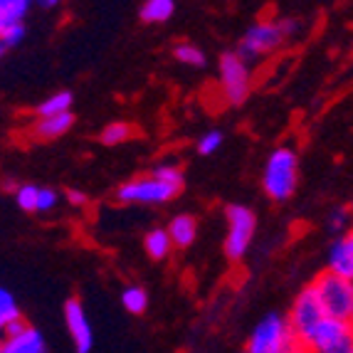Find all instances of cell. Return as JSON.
Returning <instances> with one entry per match:
<instances>
[{
  "label": "cell",
  "mask_w": 353,
  "mask_h": 353,
  "mask_svg": "<svg viewBox=\"0 0 353 353\" xmlns=\"http://www.w3.org/2000/svg\"><path fill=\"white\" fill-rule=\"evenodd\" d=\"M277 20H279V28H282L284 40L287 42L304 35V20L296 18V15H287V18H277Z\"/></svg>",
  "instance_id": "4316f807"
},
{
  "label": "cell",
  "mask_w": 353,
  "mask_h": 353,
  "mask_svg": "<svg viewBox=\"0 0 353 353\" xmlns=\"http://www.w3.org/2000/svg\"><path fill=\"white\" fill-rule=\"evenodd\" d=\"M225 220H228V232H225V257L230 262H240L250 252V245L257 232V215L250 205L242 203H230L225 208Z\"/></svg>",
  "instance_id": "5b68a950"
},
{
  "label": "cell",
  "mask_w": 353,
  "mask_h": 353,
  "mask_svg": "<svg viewBox=\"0 0 353 353\" xmlns=\"http://www.w3.org/2000/svg\"><path fill=\"white\" fill-rule=\"evenodd\" d=\"M74 126V114H59V117H45V119H35L32 126H30V134L37 141H57L67 131Z\"/></svg>",
  "instance_id": "5bb4252c"
},
{
  "label": "cell",
  "mask_w": 353,
  "mask_h": 353,
  "mask_svg": "<svg viewBox=\"0 0 353 353\" xmlns=\"http://www.w3.org/2000/svg\"><path fill=\"white\" fill-rule=\"evenodd\" d=\"M178 193H181L178 188L159 181L153 173H146V176H136L121 183L114 198L124 205H165L173 198H178Z\"/></svg>",
  "instance_id": "52a82bcc"
},
{
  "label": "cell",
  "mask_w": 353,
  "mask_h": 353,
  "mask_svg": "<svg viewBox=\"0 0 353 353\" xmlns=\"http://www.w3.org/2000/svg\"><path fill=\"white\" fill-rule=\"evenodd\" d=\"M151 173L159 178V181H163V183H168V185H173V188L183 190V168L178 163H173V161H163V163L156 165Z\"/></svg>",
  "instance_id": "d4e9b609"
},
{
  "label": "cell",
  "mask_w": 353,
  "mask_h": 353,
  "mask_svg": "<svg viewBox=\"0 0 353 353\" xmlns=\"http://www.w3.org/2000/svg\"><path fill=\"white\" fill-rule=\"evenodd\" d=\"M287 353H309V351H306V348H304V346H301V343H294V346L289 348V351H287Z\"/></svg>",
  "instance_id": "836d02e7"
},
{
  "label": "cell",
  "mask_w": 353,
  "mask_h": 353,
  "mask_svg": "<svg viewBox=\"0 0 353 353\" xmlns=\"http://www.w3.org/2000/svg\"><path fill=\"white\" fill-rule=\"evenodd\" d=\"M40 193H42V185H35V183H20L18 193H15V203H18V208L23 212H37Z\"/></svg>",
  "instance_id": "603a6c76"
},
{
  "label": "cell",
  "mask_w": 353,
  "mask_h": 353,
  "mask_svg": "<svg viewBox=\"0 0 353 353\" xmlns=\"http://www.w3.org/2000/svg\"><path fill=\"white\" fill-rule=\"evenodd\" d=\"M353 343V326L351 321H341V319L324 316L314 326L309 334L304 336L301 346L309 353H324L331 348H341Z\"/></svg>",
  "instance_id": "9c48e42d"
},
{
  "label": "cell",
  "mask_w": 353,
  "mask_h": 353,
  "mask_svg": "<svg viewBox=\"0 0 353 353\" xmlns=\"http://www.w3.org/2000/svg\"><path fill=\"white\" fill-rule=\"evenodd\" d=\"M351 232H353V228H351Z\"/></svg>",
  "instance_id": "f35d334b"
},
{
  "label": "cell",
  "mask_w": 353,
  "mask_h": 353,
  "mask_svg": "<svg viewBox=\"0 0 353 353\" xmlns=\"http://www.w3.org/2000/svg\"><path fill=\"white\" fill-rule=\"evenodd\" d=\"M0 351L3 353H45L48 346H45L42 331H37L32 324H28L20 334L6 336V339L0 341Z\"/></svg>",
  "instance_id": "7c38bea8"
},
{
  "label": "cell",
  "mask_w": 353,
  "mask_h": 353,
  "mask_svg": "<svg viewBox=\"0 0 353 353\" xmlns=\"http://www.w3.org/2000/svg\"><path fill=\"white\" fill-rule=\"evenodd\" d=\"M0 341H3V326H0Z\"/></svg>",
  "instance_id": "8d00e7d4"
},
{
  "label": "cell",
  "mask_w": 353,
  "mask_h": 353,
  "mask_svg": "<svg viewBox=\"0 0 353 353\" xmlns=\"http://www.w3.org/2000/svg\"><path fill=\"white\" fill-rule=\"evenodd\" d=\"M220 146H223V131H218V129L205 131V134L195 141V148H198L201 156H212L215 151H220Z\"/></svg>",
  "instance_id": "484cf974"
},
{
  "label": "cell",
  "mask_w": 353,
  "mask_h": 353,
  "mask_svg": "<svg viewBox=\"0 0 353 353\" xmlns=\"http://www.w3.org/2000/svg\"><path fill=\"white\" fill-rule=\"evenodd\" d=\"M65 201L70 203L72 208H87L89 205V198L84 190H77V188H70L65 193Z\"/></svg>",
  "instance_id": "f546056e"
},
{
  "label": "cell",
  "mask_w": 353,
  "mask_h": 353,
  "mask_svg": "<svg viewBox=\"0 0 353 353\" xmlns=\"http://www.w3.org/2000/svg\"><path fill=\"white\" fill-rule=\"evenodd\" d=\"M198 218L190 215V212H178L168 220L165 230H168V235L173 240V248L176 250H188L195 240H198Z\"/></svg>",
  "instance_id": "4fadbf2b"
},
{
  "label": "cell",
  "mask_w": 353,
  "mask_h": 353,
  "mask_svg": "<svg viewBox=\"0 0 353 353\" xmlns=\"http://www.w3.org/2000/svg\"><path fill=\"white\" fill-rule=\"evenodd\" d=\"M299 185V153L294 146H277L262 168V190L272 203H287Z\"/></svg>",
  "instance_id": "6da1fadb"
},
{
  "label": "cell",
  "mask_w": 353,
  "mask_h": 353,
  "mask_svg": "<svg viewBox=\"0 0 353 353\" xmlns=\"http://www.w3.org/2000/svg\"><path fill=\"white\" fill-rule=\"evenodd\" d=\"M6 50H8V48H6V45H3V42H0V57H3V54H6Z\"/></svg>",
  "instance_id": "e575fe53"
},
{
  "label": "cell",
  "mask_w": 353,
  "mask_h": 353,
  "mask_svg": "<svg viewBox=\"0 0 353 353\" xmlns=\"http://www.w3.org/2000/svg\"><path fill=\"white\" fill-rule=\"evenodd\" d=\"M284 316H287L289 329H292V334H294V339L299 343L304 341V336L326 316L321 304H319V296H316V292H314L312 284H306L304 289L296 292V296L292 299L289 312L284 314Z\"/></svg>",
  "instance_id": "ba28073f"
},
{
  "label": "cell",
  "mask_w": 353,
  "mask_h": 353,
  "mask_svg": "<svg viewBox=\"0 0 353 353\" xmlns=\"http://www.w3.org/2000/svg\"><path fill=\"white\" fill-rule=\"evenodd\" d=\"M326 272L353 282V232L334 237L326 252Z\"/></svg>",
  "instance_id": "8fae6325"
},
{
  "label": "cell",
  "mask_w": 353,
  "mask_h": 353,
  "mask_svg": "<svg viewBox=\"0 0 353 353\" xmlns=\"http://www.w3.org/2000/svg\"><path fill=\"white\" fill-rule=\"evenodd\" d=\"M121 306L134 316H141L148 309V292L143 287H139V284H129L121 292Z\"/></svg>",
  "instance_id": "ffe728a7"
},
{
  "label": "cell",
  "mask_w": 353,
  "mask_h": 353,
  "mask_svg": "<svg viewBox=\"0 0 353 353\" xmlns=\"http://www.w3.org/2000/svg\"><path fill=\"white\" fill-rule=\"evenodd\" d=\"M72 92L62 89V92H54L48 99H42L35 109V119H45V117H59V114H70L72 112Z\"/></svg>",
  "instance_id": "e0dca14e"
},
{
  "label": "cell",
  "mask_w": 353,
  "mask_h": 353,
  "mask_svg": "<svg viewBox=\"0 0 353 353\" xmlns=\"http://www.w3.org/2000/svg\"><path fill=\"white\" fill-rule=\"evenodd\" d=\"M0 353H3V351H0Z\"/></svg>",
  "instance_id": "ab89813d"
},
{
  "label": "cell",
  "mask_w": 353,
  "mask_h": 353,
  "mask_svg": "<svg viewBox=\"0 0 353 353\" xmlns=\"http://www.w3.org/2000/svg\"><path fill=\"white\" fill-rule=\"evenodd\" d=\"M37 8H42V10H52V8H59V3L57 0H40Z\"/></svg>",
  "instance_id": "1f68e13d"
},
{
  "label": "cell",
  "mask_w": 353,
  "mask_h": 353,
  "mask_svg": "<svg viewBox=\"0 0 353 353\" xmlns=\"http://www.w3.org/2000/svg\"><path fill=\"white\" fill-rule=\"evenodd\" d=\"M353 228V215L348 210V205H336L326 215V232H331L334 237H341L346 232H351Z\"/></svg>",
  "instance_id": "d6986e66"
},
{
  "label": "cell",
  "mask_w": 353,
  "mask_h": 353,
  "mask_svg": "<svg viewBox=\"0 0 353 353\" xmlns=\"http://www.w3.org/2000/svg\"><path fill=\"white\" fill-rule=\"evenodd\" d=\"M218 84L225 104H245L250 92H252V67L237 57L235 50H228L218 59Z\"/></svg>",
  "instance_id": "277c9868"
},
{
  "label": "cell",
  "mask_w": 353,
  "mask_h": 353,
  "mask_svg": "<svg viewBox=\"0 0 353 353\" xmlns=\"http://www.w3.org/2000/svg\"><path fill=\"white\" fill-rule=\"evenodd\" d=\"M351 326H353V312H351Z\"/></svg>",
  "instance_id": "74e56055"
},
{
  "label": "cell",
  "mask_w": 353,
  "mask_h": 353,
  "mask_svg": "<svg viewBox=\"0 0 353 353\" xmlns=\"http://www.w3.org/2000/svg\"><path fill=\"white\" fill-rule=\"evenodd\" d=\"M65 324L70 331V339L74 343L77 353H89L94 346V331L89 324V316L84 312V304L77 296H70L65 301Z\"/></svg>",
  "instance_id": "30bf717a"
},
{
  "label": "cell",
  "mask_w": 353,
  "mask_h": 353,
  "mask_svg": "<svg viewBox=\"0 0 353 353\" xmlns=\"http://www.w3.org/2000/svg\"><path fill=\"white\" fill-rule=\"evenodd\" d=\"M294 343L299 341L289 329L287 316L282 312H270L250 331L242 353H287Z\"/></svg>",
  "instance_id": "3957f363"
},
{
  "label": "cell",
  "mask_w": 353,
  "mask_h": 353,
  "mask_svg": "<svg viewBox=\"0 0 353 353\" xmlns=\"http://www.w3.org/2000/svg\"><path fill=\"white\" fill-rule=\"evenodd\" d=\"M348 210H351V215H353V198H351V203H348Z\"/></svg>",
  "instance_id": "d590c367"
},
{
  "label": "cell",
  "mask_w": 353,
  "mask_h": 353,
  "mask_svg": "<svg viewBox=\"0 0 353 353\" xmlns=\"http://www.w3.org/2000/svg\"><path fill=\"white\" fill-rule=\"evenodd\" d=\"M173 57H176V62H181V65H185V67L208 65L205 52H203L198 45H193V42H176V45H173Z\"/></svg>",
  "instance_id": "7402d4cb"
},
{
  "label": "cell",
  "mask_w": 353,
  "mask_h": 353,
  "mask_svg": "<svg viewBox=\"0 0 353 353\" xmlns=\"http://www.w3.org/2000/svg\"><path fill=\"white\" fill-rule=\"evenodd\" d=\"M18 188H20V183H15V181H10V178H8V181H3V190H6V193H18Z\"/></svg>",
  "instance_id": "4dcf8cb0"
},
{
  "label": "cell",
  "mask_w": 353,
  "mask_h": 353,
  "mask_svg": "<svg viewBox=\"0 0 353 353\" xmlns=\"http://www.w3.org/2000/svg\"><path fill=\"white\" fill-rule=\"evenodd\" d=\"M176 12V3L173 0H146L141 8H139V18L146 25H161L168 23Z\"/></svg>",
  "instance_id": "2e32d148"
},
{
  "label": "cell",
  "mask_w": 353,
  "mask_h": 353,
  "mask_svg": "<svg viewBox=\"0 0 353 353\" xmlns=\"http://www.w3.org/2000/svg\"><path fill=\"white\" fill-rule=\"evenodd\" d=\"M129 139H134V126L129 121H112V124H106L99 134V141L104 146H121L126 143Z\"/></svg>",
  "instance_id": "44dd1931"
},
{
  "label": "cell",
  "mask_w": 353,
  "mask_h": 353,
  "mask_svg": "<svg viewBox=\"0 0 353 353\" xmlns=\"http://www.w3.org/2000/svg\"><path fill=\"white\" fill-rule=\"evenodd\" d=\"M319 296V304L324 309L326 316L351 321L353 312V282L331 274V272H319L316 277L309 282Z\"/></svg>",
  "instance_id": "8992f818"
},
{
  "label": "cell",
  "mask_w": 353,
  "mask_h": 353,
  "mask_svg": "<svg viewBox=\"0 0 353 353\" xmlns=\"http://www.w3.org/2000/svg\"><path fill=\"white\" fill-rule=\"evenodd\" d=\"M324 353H353V343H348V346H341V348H331V351H324Z\"/></svg>",
  "instance_id": "d6a6232c"
},
{
  "label": "cell",
  "mask_w": 353,
  "mask_h": 353,
  "mask_svg": "<svg viewBox=\"0 0 353 353\" xmlns=\"http://www.w3.org/2000/svg\"><path fill=\"white\" fill-rule=\"evenodd\" d=\"M59 205V193L52 188H42L40 193V205H37V212H50Z\"/></svg>",
  "instance_id": "f1b7e54d"
},
{
  "label": "cell",
  "mask_w": 353,
  "mask_h": 353,
  "mask_svg": "<svg viewBox=\"0 0 353 353\" xmlns=\"http://www.w3.org/2000/svg\"><path fill=\"white\" fill-rule=\"evenodd\" d=\"M18 319H23V314L18 309V301H15V296L8 289L0 287V326L6 329L8 324L18 321Z\"/></svg>",
  "instance_id": "cb8c5ba5"
},
{
  "label": "cell",
  "mask_w": 353,
  "mask_h": 353,
  "mask_svg": "<svg viewBox=\"0 0 353 353\" xmlns=\"http://www.w3.org/2000/svg\"><path fill=\"white\" fill-rule=\"evenodd\" d=\"M287 45L284 40V32L279 28V20L277 18H259L245 30V35L240 37L237 42V57L245 59L250 67L267 59L270 54L279 52V50Z\"/></svg>",
  "instance_id": "7a4b0ae2"
},
{
  "label": "cell",
  "mask_w": 353,
  "mask_h": 353,
  "mask_svg": "<svg viewBox=\"0 0 353 353\" xmlns=\"http://www.w3.org/2000/svg\"><path fill=\"white\" fill-rule=\"evenodd\" d=\"M32 3L30 0H0V32L18 23H25Z\"/></svg>",
  "instance_id": "ac0fdd59"
},
{
  "label": "cell",
  "mask_w": 353,
  "mask_h": 353,
  "mask_svg": "<svg viewBox=\"0 0 353 353\" xmlns=\"http://www.w3.org/2000/svg\"><path fill=\"white\" fill-rule=\"evenodd\" d=\"M25 37V23H18V25H12V28H8L6 32H0V42L6 45L8 50L15 48V45H20Z\"/></svg>",
  "instance_id": "83f0119b"
},
{
  "label": "cell",
  "mask_w": 353,
  "mask_h": 353,
  "mask_svg": "<svg viewBox=\"0 0 353 353\" xmlns=\"http://www.w3.org/2000/svg\"><path fill=\"white\" fill-rule=\"evenodd\" d=\"M143 250H146L148 259H153V262H163V259H168L173 254V240L171 235H168V230L165 228H151L143 235Z\"/></svg>",
  "instance_id": "9a60e30c"
}]
</instances>
